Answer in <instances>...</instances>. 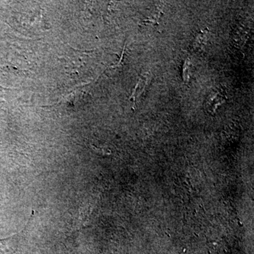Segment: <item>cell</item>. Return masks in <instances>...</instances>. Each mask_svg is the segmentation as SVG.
<instances>
[{
	"instance_id": "cell-1",
	"label": "cell",
	"mask_w": 254,
	"mask_h": 254,
	"mask_svg": "<svg viewBox=\"0 0 254 254\" xmlns=\"http://www.w3.org/2000/svg\"><path fill=\"white\" fill-rule=\"evenodd\" d=\"M227 99L225 90L222 88H216L212 90L207 96L205 102V108L207 112L210 114L215 113L219 107L225 103Z\"/></svg>"
},
{
	"instance_id": "cell-5",
	"label": "cell",
	"mask_w": 254,
	"mask_h": 254,
	"mask_svg": "<svg viewBox=\"0 0 254 254\" xmlns=\"http://www.w3.org/2000/svg\"><path fill=\"white\" fill-rule=\"evenodd\" d=\"M161 14H162V12L159 11L157 14L149 16V18L143 21V24L153 25V26H155V25H159V20L160 19Z\"/></svg>"
},
{
	"instance_id": "cell-4",
	"label": "cell",
	"mask_w": 254,
	"mask_h": 254,
	"mask_svg": "<svg viewBox=\"0 0 254 254\" xmlns=\"http://www.w3.org/2000/svg\"><path fill=\"white\" fill-rule=\"evenodd\" d=\"M191 71H192V63L190 59L187 58L184 61L183 65V80L186 84H189L190 81Z\"/></svg>"
},
{
	"instance_id": "cell-2",
	"label": "cell",
	"mask_w": 254,
	"mask_h": 254,
	"mask_svg": "<svg viewBox=\"0 0 254 254\" xmlns=\"http://www.w3.org/2000/svg\"><path fill=\"white\" fill-rule=\"evenodd\" d=\"M149 79H150V75H149V72L146 73L145 75L142 76L139 80V83L135 86V89L133 91V94L131 99L134 104H135L136 100L143 92H144V89H145L146 86H147L148 83H149Z\"/></svg>"
},
{
	"instance_id": "cell-3",
	"label": "cell",
	"mask_w": 254,
	"mask_h": 254,
	"mask_svg": "<svg viewBox=\"0 0 254 254\" xmlns=\"http://www.w3.org/2000/svg\"><path fill=\"white\" fill-rule=\"evenodd\" d=\"M209 31L207 29L203 30L199 34L196 36L194 39L193 45L194 50L199 51L206 45L208 40Z\"/></svg>"
}]
</instances>
